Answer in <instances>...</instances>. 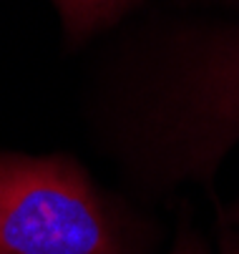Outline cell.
<instances>
[{"label": "cell", "instance_id": "obj_2", "mask_svg": "<svg viewBox=\"0 0 239 254\" xmlns=\"http://www.w3.org/2000/svg\"><path fill=\"white\" fill-rule=\"evenodd\" d=\"M0 254H126L91 174L68 154H0Z\"/></svg>", "mask_w": 239, "mask_h": 254}, {"label": "cell", "instance_id": "obj_1", "mask_svg": "<svg viewBox=\"0 0 239 254\" xmlns=\"http://www.w3.org/2000/svg\"><path fill=\"white\" fill-rule=\"evenodd\" d=\"M109 114L104 126L119 151L177 174H212L239 143V23L189 46L159 88Z\"/></svg>", "mask_w": 239, "mask_h": 254}, {"label": "cell", "instance_id": "obj_3", "mask_svg": "<svg viewBox=\"0 0 239 254\" xmlns=\"http://www.w3.org/2000/svg\"><path fill=\"white\" fill-rule=\"evenodd\" d=\"M65 38L83 43L96 33L116 25L139 0H51Z\"/></svg>", "mask_w": 239, "mask_h": 254}, {"label": "cell", "instance_id": "obj_4", "mask_svg": "<svg viewBox=\"0 0 239 254\" xmlns=\"http://www.w3.org/2000/svg\"><path fill=\"white\" fill-rule=\"evenodd\" d=\"M229 216H232V222H239V201L234 204V209L229 211Z\"/></svg>", "mask_w": 239, "mask_h": 254}, {"label": "cell", "instance_id": "obj_5", "mask_svg": "<svg viewBox=\"0 0 239 254\" xmlns=\"http://www.w3.org/2000/svg\"><path fill=\"white\" fill-rule=\"evenodd\" d=\"M229 254H239V244H234V247L229 249Z\"/></svg>", "mask_w": 239, "mask_h": 254}]
</instances>
